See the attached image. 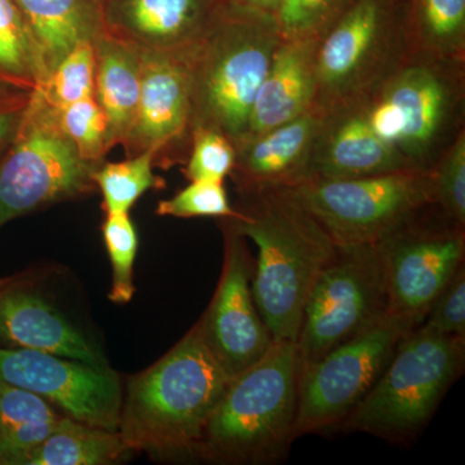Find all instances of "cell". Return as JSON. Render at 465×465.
<instances>
[{"mask_svg":"<svg viewBox=\"0 0 465 465\" xmlns=\"http://www.w3.org/2000/svg\"><path fill=\"white\" fill-rule=\"evenodd\" d=\"M235 163V145L224 134L206 125H194L191 148L183 173L189 182L224 183Z\"/></svg>","mask_w":465,"mask_h":465,"instance_id":"cell-33","label":"cell"},{"mask_svg":"<svg viewBox=\"0 0 465 465\" xmlns=\"http://www.w3.org/2000/svg\"><path fill=\"white\" fill-rule=\"evenodd\" d=\"M430 171L434 203L465 228V128L440 153Z\"/></svg>","mask_w":465,"mask_h":465,"instance_id":"cell-31","label":"cell"},{"mask_svg":"<svg viewBox=\"0 0 465 465\" xmlns=\"http://www.w3.org/2000/svg\"><path fill=\"white\" fill-rule=\"evenodd\" d=\"M0 381L32 391L67 418L118 432L124 390L109 366L0 345Z\"/></svg>","mask_w":465,"mask_h":465,"instance_id":"cell-13","label":"cell"},{"mask_svg":"<svg viewBox=\"0 0 465 465\" xmlns=\"http://www.w3.org/2000/svg\"><path fill=\"white\" fill-rule=\"evenodd\" d=\"M48 401L0 381V465H25L63 418Z\"/></svg>","mask_w":465,"mask_h":465,"instance_id":"cell-23","label":"cell"},{"mask_svg":"<svg viewBox=\"0 0 465 465\" xmlns=\"http://www.w3.org/2000/svg\"><path fill=\"white\" fill-rule=\"evenodd\" d=\"M96 56L94 42H84L69 52L36 92L54 110L94 96Z\"/></svg>","mask_w":465,"mask_h":465,"instance_id":"cell-28","label":"cell"},{"mask_svg":"<svg viewBox=\"0 0 465 465\" xmlns=\"http://www.w3.org/2000/svg\"><path fill=\"white\" fill-rule=\"evenodd\" d=\"M0 345L108 366L101 349L29 274L0 278Z\"/></svg>","mask_w":465,"mask_h":465,"instance_id":"cell-17","label":"cell"},{"mask_svg":"<svg viewBox=\"0 0 465 465\" xmlns=\"http://www.w3.org/2000/svg\"><path fill=\"white\" fill-rule=\"evenodd\" d=\"M157 161L155 150H146L122 162L101 163L92 173L94 185L103 195L105 213H130L148 191L166 188V182L153 173Z\"/></svg>","mask_w":465,"mask_h":465,"instance_id":"cell-27","label":"cell"},{"mask_svg":"<svg viewBox=\"0 0 465 465\" xmlns=\"http://www.w3.org/2000/svg\"><path fill=\"white\" fill-rule=\"evenodd\" d=\"M357 0H283L274 15L283 39H320Z\"/></svg>","mask_w":465,"mask_h":465,"instance_id":"cell-32","label":"cell"},{"mask_svg":"<svg viewBox=\"0 0 465 465\" xmlns=\"http://www.w3.org/2000/svg\"><path fill=\"white\" fill-rule=\"evenodd\" d=\"M225 0H101L103 32L142 51L191 61Z\"/></svg>","mask_w":465,"mask_h":465,"instance_id":"cell-16","label":"cell"},{"mask_svg":"<svg viewBox=\"0 0 465 465\" xmlns=\"http://www.w3.org/2000/svg\"><path fill=\"white\" fill-rule=\"evenodd\" d=\"M282 35L273 15L225 3L189 61L192 124L215 128L232 143L243 139L251 109Z\"/></svg>","mask_w":465,"mask_h":465,"instance_id":"cell-4","label":"cell"},{"mask_svg":"<svg viewBox=\"0 0 465 465\" xmlns=\"http://www.w3.org/2000/svg\"><path fill=\"white\" fill-rule=\"evenodd\" d=\"M157 215L180 217H220L237 219L240 213L231 206L224 183L197 180L170 200L159 202Z\"/></svg>","mask_w":465,"mask_h":465,"instance_id":"cell-34","label":"cell"},{"mask_svg":"<svg viewBox=\"0 0 465 465\" xmlns=\"http://www.w3.org/2000/svg\"><path fill=\"white\" fill-rule=\"evenodd\" d=\"M414 168L402 153L382 142L360 106L323 116L308 179H357Z\"/></svg>","mask_w":465,"mask_h":465,"instance_id":"cell-19","label":"cell"},{"mask_svg":"<svg viewBox=\"0 0 465 465\" xmlns=\"http://www.w3.org/2000/svg\"><path fill=\"white\" fill-rule=\"evenodd\" d=\"M32 94L0 91V157L16 136Z\"/></svg>","mask_w":465,"mask_h":465,"instance_id":"cell-36","label":"cell"},{"mask_svg":"<svg viewBox=\"0 0 465 465\" xmlns=\"http://www.w3.org/2000/svg\"><path fill=\"white\" fill-rule=\"evenodd\" d=\"M128 451L121 433L63 416L25 465H108Z\"/></svg>","mask_w":465,"mask_h":465,"instance_id":"cell-25","label":"cell"},{"mask_svg":"<svg viewBox=\"0 0 465 465\" xmlns=\"http://www.w3.org/2000/svg\"><path fill=\"white\" fill-rule=\"evenodd\" d=\"M97 166L79 155L58 125L57 110L34 91L14 142L0 157V228L88 194L96 188L92 173Z\"/></svg>","mask_w":465,"mask_h":465,"instance_id":"cell-8","label":"cell"},{"mask_svg":"<svg viewBox=\"0 0 465 465\" xmlns=\"http://www.w3.org/2000/svg\"><path fill=\"white\" fill-rule=\"evenodd\" d=\"M101 232L112 262L113 280L109 300L128 304L134 295V265L139 250V237L130 213H105Z\"/></svg>","mask_w":465,"mask_h":465,"instance_id":"cell-29","label":"cell"},{"mask_svg":"<svg viewBox=\"0 0 465 465\" xmlns=\"http://www.w3.org/2000/svg\"><path fill=\"white\" fill-rule=\"evenodd\" d=\"M57 119L61 131L84 161L103 163L106 153L112 149V143L108 118L94 96L58 110Z\"/></svg>","mask_w":465,"mask_h":465,"instance_id":"cell-30","label":"cell"},{"mask_svg":"<svg viewBox=\"0 0 465 465\" xmlns=\"http://www.w3.org/2000/svg\"><path fill=\"white\" fill-rule=\"evenodd\" d=\"M410 54L403 0H357L318 39L313 108L326 116L363 103Z\"/></svg>","mask_w":465,"mask_h":465,"instance_id":"cell-5","label":"cell"},{"mask_svg":"<svg viewBox=\"0 0 465 465\" xmlns=\"http://www.w3.org/2000/svg\"><path fill=\"white\" fill-rule=\"evenodd\" d=\"M238 231L258 247L252 292L274 341L298 339L311 291L338 246L286 188L240 192Z\"/></svg>","mask_w":465,"mask_h":465,"instance_id":"cell-1","label":"cell"},{"mask_svg":"<svg viewBox=\"0 0 465 465\" xmlns=\"http://www.w3.org/2000/svg\"><path fill=\"white\" fill-rule=\"evenodd\" d=\"M387 314V287L375 244L338 247L305 304L296 339L299 370Z\"/></svg>","mask_w":465,"mask_h":465,"instance_id":"cell-9","label":"cell"},{"mask_svg":"<svg viewBox=\"0 0 465 465\" xmlns=\"http://www.w3.org/2000/svg\"><path fill=\"white\" fill-rule=\"evenodd\" d=\"M45 81L16 0H0V91L33 94Z\"/></svg>","mask_w":465,"mask_h":465,"instance_id":"cell-26","label":"cell"},{"mask_svg":"<svg viewBox=\"0 0 465 465\" xmlns=\"http://www.w3.org/2000/svg\"><path fill=\"white\" fill-rule=\"evenodd\" d=\"M410 56L465 64V0H403Z\"/></svg>","mask_w":465,"mask_h":465,"instance_id":"cell-24","label":"cell"},{"mask_svg":"<svg viewBox=\"0 0 465 465\" xmlns=\"http://www.w3.org/2000/svg\"><path fill=\"white\" fill-rule=\"evenodd\" d=\"M283 0H225L228 5L235 7L250 9V11L262 12V14H277L278 8Z\"/></svg>","mask_w":465,"mask_h":465,"instance_id":"cell-37","label":"cell"},{"mask_svg":"<svg viewBox=\"0 0 465 465\" xmlns=\"http://www.w3.org/2000/svg\"><path fill=\"white\" fill-rule=\"evenodd\" d=\"M192 79L189 61L161 52L142 51V84L136 113L124 148L127 157L146 150L157 161L176 163L191 148Z\"/></svg>","mask_w":465,"mask_h":465,"instance_id":"cell-15","label":"cell"},{"mask_svg":"<svg viewBox=\"0 0 465 465\" xmlns=\"http://www.w3.org/2000/svg\"><path fill=\"white\" fill-rule=\"evenodd\" d=\"M299 360L295 341H274L232 376L210 416L197 455L231 464H268L295 440Z\"/></svg>","mask_w":465,"mask_h":465,"instance_id":"cell-3","label":"cell"},{"mask_svg":"<svg viewBox=\"0 0 465 465\" xmlns=\"http://www.w3.org/2000/svg\"><path fill=\"white\" fill-rule=\"evenodd\" d=\"M464 360L465 338L416 327L342 427L390 440L412 439L463 371Z\"/></svg>","mask_w":465,"mask_h":465,"instance_id":"cell-6","label":"cell"},{"mask_svg":"<svg viewBox=\"0 0 465 465\" xmlns=\"http://www.w3.org/2000/svg\"><path fill=\"white\" fill-rule=\"evenodd\" d=\"M420 326L425 331L439 335L465 338L464 265L433 302Z\"/></svg>","mask_w":465,"mask_h":465,"instance_id":"cell-35","label":"cell"},{"mask_svg":"<svg viewBox=\"0 0 465 465\" xmlns=\"http://www.w3.org/2000/svg\"><path fill=\"white\" fill-rule=\"evenodd\" d=\"M323 115L316 109L235 143L231 177L238 192L289 188L309 177Z\"/></svg>","mask_w":465,"mask_h":465,"instance_id":"cell-18","label":"cell"},{"mask_svg":"<svg viewBox=\"0 0 465 465\" xmlns=\"http://www.w3.org/2000/svg\"><path fill=\"white\" fill-rule=\"evenodd\" d=\"M94 97L108 118L113 148L124 143L136 113L142 84V50L104 32L94 39Z\"/></svg>","mask_w":465,"mask_h":465,"instance_id":"cell-22","label":"cell"},{"mask_svg":"<svg viewBox=\"0 0 465 465\" xmlns=\"http://www.w3.org/2000/svg\"><path fill=\"white\" fill-rule=\"evenodd\" d=\"M376 94L402 115L399 149L411 167L428 170L465 128V64L410 56Z\"/></svg>","mask_w":465,"mask_h":465,"instance_id":"cell-12","label":"cell"},{"mask_svg":"<svg viewBox=\"0 0 465 465\" xmlns=\"http://www.w3.org/2000/svg\"><path fill=\"white\" fill-rule=\"evenodd\" d=\"M224 264L213 302L198 321L204 341L226 374H241L274 344L252 292L253 259L234 220L224 219Z\"/></svg>","mask_w":465,"mask_h":465,"instance_id":"cell-14","label":"cell"},{"mask_svg":"<svg viewBox=\"0 0 465 465\" xmlns=\"http://www.w3.org/2000/svg\"><path fill=\"white\" fill-rule=\"evenodd\" d=\"M375 246L387 287L388 312L416 329L464 265L465 228L433 204Z\"/></svg>","mask_w":465,"mask_h":465,"instance_id":"cell-11","label":"cell"},{"mask_svg":"<svg viewBox=\"0 0 465 465\" xmlns=\"http://www.w3.org/2000/svg\"><path fill=\"white\" fill-rule=\"evenodd\" d=\"M414 330L388 312L366 331L302 367L295 439L344 423L381 378L400 342Z\"/></svg>","mask_w":465,"mask_h":465,"instance_id":"cell-10","label":"cell"},{"mask_svg":"<svg viewBox=\"0 0 465 465\" xmlns=\"http://www.w3.org/2000/svg\"><path fill=\"white\" fill-rule=\"evenodd\" d=\"M16 2L41 61L45 81L76 45L94 42L103 33L101 0Z\"/></svg>","mask_w":465,"mask_h":465,"instance_id":"cell-21","label":"cell"},{"mask_svg":"<svg viewBox=\"0 0 465 465\" xmlns=\"http://www.w3.org/2000/svg\"><path fill=\"white\" fill-rule=\"evenodd\" d=\"M286 189L338 247L376 244L436 204L430 168L357 179H307Z\"/></svg>","mask_w":465,"mask_h":465,"instance_id":"cell-7","label":"cell"},{"mask_svg":"<svg viewBox=\"0 0 465 465\" xmlns=\"http://www.w3.org/2000/svg\"><path fill=\"white\" fill-rule=\"evenodd\" d=\"M231 379L195 323L158 362L128 381L118 428L125 446L164 457L197 454Z\"/></svg>","mask_w":465,"mask_h":465,"instance_id":"cell-2","label":"cell"},{"mask_svg":"<svg viewBox=\"0 0 465 465\" xmlns=\"http://www.w3.org/2000/svg\"><path fill=\"white\" fill-rule=\"evenodd\" d=\"M317 45L318 39H281L243 137L265 133L313 108Z\"/></svg>","mask_w":465,"mask_h":465,"instance_id":"cell-20","label":"cell"}]
</instances>
